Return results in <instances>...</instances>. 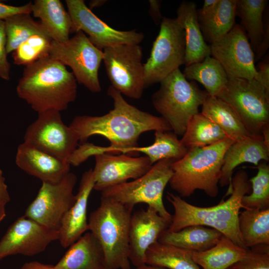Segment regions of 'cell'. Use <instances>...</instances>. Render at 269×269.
I'll use <instances>...</instances> for the list:
<instances>
[{"label": "cell", "instance_id": "1", "mask_svg": "<svg viewBox=\"0 0 269 269\" xmlns=\"http://www.w3.org/2000/svg\"><path fill=\"white\" fill-rule=\"evenodd\" d=\"M107 93L114 103L113 109L108 113L100 116H77L69 125L77 134L81 143L95 135L104 136L110 141L108 146L97 145V155L104 153L120 154L126 149L137 146L140 135L146 132L172 131L169 125L161 117L130 104L111 85Z\"/></svg>", "mask_w": 269, "mask_h": 269}, {"label": "cell", "instance_id": "2", "mask_svg": "<svg viewBox=\"0 0 269 269\" xmlns=\"http://www.w3.org/2000/svg\"><path fill=\"white\" fill-rule=\"evenodd\" d=\"M232 191L226 200L215 206L202 207L189 204L177 195L167 193V199L174 208L168 230L178 231L191 225L210 227L217 230L237 245L245 248L240 236L238 217L243 208L242 199L251 193L248 173L240 170L232 177ZM246 249V248H245Z\"/></svg>", "mask_w": 269, "mask_h": 269}, {"label": "cell", "instance_id": "3", "mask_svg": "<svg viewBox=\"0 0 269 269\" xmlns=\"http://www.w3.org/2000/svg\"><path fill=\"white\" fill-rule=\"evenodd\" d=\"M77 82L66 66L48 55L25 66L16 91L38 114L61 112L75 100Z\"/></svg>", "mask_w": 269, "mask_h": 269}, {"label": "cell", "instance_id": "4", "mask_svg": "<svg viewBox=\"0 0 269 269\" xmlns=\"http://www.w3.org/2000/svg\"><path fill=\"white\" fill-rule=\"evenodd\" d=\"M234 141L227 137L212 145L189 149L185 155L173 162L170 187L183 197L197 189L215 197L226 151Z\"/></svg>", "mask_w": 269, "mask_h": 269}, {"label": "cell", "instance_id": "5", "mask_svg": "<svg viewBox=\"0 0 269 269\" xmlns=\"http://www.w3.org/2000/svg\"><path fill=\"white\" fill-rule=\"evenodd\" d=\"M133 209L101 197L99 206L90 215L88 231L101 246L107 269H131L129 232Z\"/></svg>", "mask_w": 269, "mask_h": 269}, {"label": "cell", "instance_id": "6", "mask_svg": "<svg viewBox=\"0 0 269 269\" xmlns=\"http://www.w3.org/2000/svg\"><path fill=\"white\" fill-rule=\"evenodd\" d=\"M151 97L156 111L178 136H182L187 124L203 104L208 94L194 81L188 82L178 69L162 80Z\"/></svg>", "mask_w": 269, "mask_h": 269}, {"label": "cell", "instance_id": "7", "mask_svg": "<svg viewBox=\"0 0 269 269\" xmlns=\"http://www.w3.org/2000/svg\"><path fill=\"white\" fill-rule=\"evenodd\" d=\"M173 162L169 159L159 160L144 174L134 180L103 190L101 192V197L133 208L138 203L146 204L171 223L172 215L165 207L163 195L173 173Z\"/></svg>", "mask_w": 269, "mask_h": 269}, {"label": "cell", "instance_id": "8", "mask_svg": "<svg viewBox=\"0 0 269 269\" xmlns=\"http://www.w3.org/2000/svg\"><path fill=\"white\" fill-rule=\"evenodd\" d=\"M217 97L232 108L250 136H262L269 124V93L256 80L229 79Z\"/></svg>", "mask_w": 269, "mask_h": 269}, {"label": "cell", "instance_id": "9", "mask_svg": "<svg viewBox=\"0 0 269 269\" xmlns=\"http://www.w3.org/2000/svg\"><path fill=\"white\" fill-rule=\"evenodd\" d=\"M185 32L176 18L163 17L150 56L143 63L145 87L157 83L185 64Z\"/></svg>", "mask_w": 269, "mask_h": 269}, {"label": "cell", "instance_id": "10", "mask_svg": "<svg viewBox=\"0 0 269 269\" xmlns=\"http://www.w3.org/2000/svg\"><path fill=\"white\" fill-rule=\"evenodd\" d=\"M49 55L72 69L77 82L93 93L101 91L98 72L104 53L82 31L64 43L52 41Z\"/></svg>", "mask_w": 269, "mask_h": 269}, {"label": "cell", "instance_id": "11", "mask_svg": "<svg viewBox=\"0 0 269 269\" xmlns=\"http://www.w3.org/2000/svg\"><path fill=\"white\" fill-rule=\"evenodd\" d=\"M103 51V61L111 86L130 98H140L145 88L142 48L139 44H125Z\"/></svg>", "mask_w": 269, "mask_h": 269}, {"label": "cell", "instance_id": "12", "mask_svg": "<svg viewBox=\"0 0 269 269\" xmlns=\"http://www.w3.org/2000/svg\"><path fill=\"white\" fill-rule=\"evenodd\" d=\"M77 180L70 171L59 182L42 183L24 216L51 229L59 230L62 220L76 200L73 190Z\"/></svg>", "mask_w": 269, "mask_h": 269}, {"label": "cell", "instance_id": "13", "mask_svg": "<svg viewBox=\"0 0 269 269\" xmlns=\"http://www.w3.org/2000/svg\"><path fill=\"white\" fill-rule=\"evenodd\" d=\"M24 141L66 159L78 146L79 139L75 131L63 123L60 112L53 110L38 114L27 128Z\"/></svg>", "mask_w": 269, "mask_h": 269}, {"label": "cell", "instance_id": "14", "mask_svg": "<svg viewBox=\"0 0 269 269\" xmlns=\"http://www.w3.org/2000/svg\"><path fill=\"white\" fill-rule=\"evenodd\" d=\"M211 56L223 67L229 79L256 78L255 56L242 25L235 24L231 30L210 45Z\"/></svg>", "mask_w": 269, "mask_h": 269}, {"label": "cell", "instance_id": "15", "mask_svg": "<svg viewBox=\"0 0 269 269\" xmlns=\"http://www.w3.org/2000/svg\"><path fill=\"white\" fill-rule=\"evenodd\" d=\"M66 3L73 22V32L82 31L98 48L120 44H139L144 38L142 32L135 30L122 31L111 27L97 17L83 0H66Z\"/></svg>", "mask_w": 269, "mask_h": 269}, {"label": "cell", "instance_id": "16", "mask_svg": "<svg viewBox=\"0 0 269 269\" xmlns=\"http://www.w3.org/2000/svg\"><path fill=\"white\" fill-rule=\"evenodd\" d=\"M59 230L48 228L24 215L17 218L0 240V261L17 254L33 256L59 240Z\"/></svg>", "mask_w": 269, "mask_h": 269}, {"label": "cell", "instance_id": "17", "mask_svg": "<svg viewBox=\"0 0 269 269\" xmlns=\"http://www.w3.org/2000/svg\"><path fill=\"white\" fill-rule=\"evenodd\" d=\"M94 156V189L101 192L110 187L126 182L130 179H135L140 177L152 165L146 156L135 157L124 153H104Z\"/></svg>", "mask_w": 269, "mask_h": 269}, {"label": "cell", "instance_id": "18", "mask_svg": "<svg viewBox=\"0 0 269 269\" xmlns=\"http://www.w3.org/2000/svg\"><path fill=\"white\" fill-rule=\"evenodd\" d=\"M170 222L147 207L132 214L129 232V260L136 268L145 265V253Z\"/></svg>", "mask_w": 269, "mask_h": 269}, {"label": "cell", "instance_id": "19", "mask_svg": "<svg viewBox=\"0 0 269 269\" xmlns=\"http://www.w3.org/2000/svg\"><path fill=\"white\" fill-rule=\"evenodd\" d=\"M15 161L20 169L42 183H58L70 169L66 159L51 155L25 141L18 145Z\"/></svg>", "mask_w": 269, "mask_h": 269}, {"label": "cell", "instance_id": "20", "mask_svg": "<svg viewBox=\"0 0 269 269\" xmlns=\"http://www.w3.org/2000/svg\"><path fill=\"white\" fill-rule=\"evenodd\" d=\"M94 184V174L90 168L82 174L75 202L64 216L59 229L58 240L64 248L69 247L88 231V202Z\"/></svg>", "mask_w": 269, "mask_h": 269}, {"label": "cell", "instance_id": "21", "mask_svg": "<svg viewBox=\"0 0 269 269\" xmlns=\"http://www.w3.org/2000/svg\"><path fill=\"white\" fill-rule=\"evenodd\" d=\"M262 160H269V148L264 143L262 136H249L234 141L224 155L219 182L221 187L228 186L226 195L231 194L233 172L236 167L246 162L257 166Z\"/></svg>", "mask_w": 269, "mask_h": 269}, {"label": "cell", "instance_id": "22", "mask_svg": "<svg viewBox=\"0 0 269 269\" xmlns=\"http://www.w3.org/2000/svg\"><path fill=\"white\" fill-rule=\"evenodd\" d=\"M54 269H107L100 243L90 232L72 244Z\"/></svg>", "mask_w": 269, "mask_h": 269}, {"label": "cell", "instance_id": "23", "mask_svg": "<svg viewBox=\"0 0 269 269\" xmlns=\"http://www.w3.org/2000/svg\"><path fill=\"white\" fill-rule=\"evenodd\" d=\"M176 19L185 32V66L211 56L210 46L204 40L200 29L196 3L182 1L177 9Z\"/></svg>", "mask_w": 269, "mask_h": 269}, {"label": "cell", "instance_id": "24", "mask_svg": "<svg viewBox=\"0 0 269 269\" xmlns=\"http://www.w3.org/2000/svg\"><path fill=\"white\" fill-rule=\"evenodd\" d=\"M31 13L40 19L53 41L64 43L70 38L73 22L60 0H35L32 2Z\"/></svg>", "mask_w": 269, "mask_h": 269}, {"label": "cell", "instance_id": "25", "mask_svg": "<svg viewBox=\"0 0 269 269\" xmlns=\"http://www.w3.org/2000/svg\"><path fill=\"white\" fill-rule=\"evenodd\" d=\"M222 235L213 228L191 225L176 232L166 229L161 234L157 241L193 252H201L214 247Z\"/></svg>", "mask_w": 269, "mask_h": 269}, {"label": "cell", "instance_id": "26", "mask_svg": "<svg viewBox=\"0 0 269 269\" xmlns=\"http://www.w3.org/2000/svg\"><path fill=\"white\" fill-rule=\"evenodd\" d=\"M217 125L234 141L250 136L238 115L225 102L207 95L201 112Z\"/></svg>", "mask_w": 269, "mask_h": 269}, {"label": "cell", "instance_id": "27", "mask_svg": "<svg viewBox=\"0 0 269 269\" xmlns=\"http://www.w3.org/2000/svg\"><path fill=\"white\" fill-rule=\"evenodd\" d=\"M236 4L237 0H219L211 12L198 16L205 42L211 44L231 30L236 24Z\"/></svg>", "mask_w": 269, "mask_h": 269}, {"label": "cell", "instance_id": "28", "mask_svg": "<svg viewBox=\"0 0 269 269\" xmlns=\"http://www.w3.org/2000/svg\"><path fill=\"white\" fill-rule=\"evenodd\" d=\"M247 249L222 235L212 248L203 252H193V259L203 269H227L242 259Z\"/></svg>", "mask_w": 269, "mask_h": 269}, {"label": "cell", "instance_id": "29", "mask_svg": "<svg viewBox=\"0 0 269 269\" xmlns=\"http://www.w3.org/2000/svg\"><path fill=\"white\" fill-rule=\"evenodd\" d=\"M238 225L246 249L269 245V209H247L240 212Z\"/></svg>", "mask_w": 269, "mask_h": 269}, {"label": "cell", "instance_id": "30", "mask_svg": "<svg viewBox=\"0 0 269 269\" xmlns=\"http://www.w3.org/2000/svg\"><path fill=\"white\" fill-rule=\"evenodd\" d=\"M183 74L187 80L202 84L208 95L213 97L218 95L229 80L221 64L211 56L201 62L185 66Z\"/></svg>", "mask_w": 269, "mask_h": 269}, {"label": "cell", "instance_id": "31", "mask_svg": "<svg viewBox=\"0 0 269 269\" xmlns=\"http://www.w3.org/2000/svg\"><path fill=\"white\" fill-rule=\"evenodd\" d=\"M193 253L192 251L157 241L146 251L145 264L168 269H201L193 261Z\"/></svg>", "mask_w": 269, "mask_h": 269}, {"label": "cell", "instance_id": "32", "mask_svg": "<svg viewBox=\"0 0 269 269\" xmlns=\"http://www.w3.org/2000/svg\"><path fill=\"white\" fill-rule=\"evenodd\" d=\"M228 137L214 123L198 113L188 121L181 139L182 144L188 149L215 144Z\"/></svg>", "mask_w": 269, "mask_h": 269}, {"label": "cell", "instance_id": "33", "mask_svg": "<svg viewBox=\"0 0 269 269\" xmlns=\"http://www.w3.org/2000/svg\"><path fill=\"white\" fill-rule=\"evenodd\" d=\"M267 0H237L236 15L241 19L242 27L253 51L257 52L265 34L264 13Z\"/></svg>", "mask_w": 269, "mask_h": 269}, {"label": "cell", "instance_id": "34", "mask_svg": "<svg viewBox=\"0 0 269 269\" xmlns=\"http://www.w3.org/2000/svg\"><path fill=\"white\" fill-rule=\"evenodd\" d=\"M188 150L172 131H155L154 140L152 144L131 148L134 154H144L152 165L165 159H172L174 161L179 160L185 155Z\"/></svg>", "mask_w": 269, "mask_h": 269}, {"label": "cell", "instance_id": "35", "mask_svg": "<svg viewBox=\"0 0 269 269\" xmlns=\"http://www.w3.org/2000/svg\"><path fill=\"white\" fill-rule=\"evenodd\" d=\"M30 14L18 13L3 20L7 54L14 51L33 35L40 34L49 36L41 23L33 19Z\"/></svg>", "mask_w": 269, "mask_h": 269}, {"label": "cell", "instance_id": "36", "mask_svg": "<svg viewBox=\"0 0 269 269\" xmlns=\"http://www.w3.org/2000/svg\"><path fill=\"white\" fill-rule=\"evenodd\" d=\"M258 172L249 181L251 193L242 199L243 209L266 210L269 209V166L266 162L257 165Z\"/></svg>", "mask_w": 269, "mask_h": 269}, {"label": "cell", "instance_id": "37", "mask_svg": "<svg viewBox=\"0 0 269 269\" xmlns=\"http://www.w3.org/2000/svg\"><path fill=\"white\" fill-rule=\"evenodd\" d=\"M52 41L47 35L31 36L12 52L13 63L26 66L48 56Z\"/></svg>", "mask_w": 269, "mask_h": 269}, {"label": "cell", "instance_id": "38", "mask_svg": "<svg viewBox=\"0 0 269 269\" xmlns=\"http://www.w3.org/2000/svg\"><path fill=\"white\" fill-rule=\"evenodd\" d=\"M227 269H269V245L247 249L245 256Z\"/></svg>", "mask_w": 269, "mask_h": 269}, {"label": "cell", "instance_id": "39", "mask_svg": "<svg viewBox=\"0 0 269 269\" xmlns=\"http://www.w3.org/2000/svg\"><path fill=\"white\" fill-rule=\"evenodd\" d=\"M7 54L4 21L0 20V77L5 80L10 79V64Z\"/></svg>", "mask_w": 269, "mask_h": 269}, {"label": "cell", "instance_id": "40", "mask_svg": "<svg viewBox=\"0 0 269 269\" xmlns=\"http://www.w3.org/2000/svg\"><path fill=\"white\" fill-rule=\"evenodd\" d=\"M32 2H29L20 6H13L0 2V20L21 13H31Z\"/></svg>", "mask_w": 269, "mask_h": 269}, {"label": "cell", "instance_id": "41", "mask_svg": "<svg viewBox=\"0 0 269 269\" xmlns=\"http://www.w3.org/2000/svg\"><path fill=\"white\" fill-rule=\"evenodd\" d=\"M259 70L255 78L264 88L269 93V58L266 57L258 64Z\"/></svg>", "mask_w": 269, "mask_h": 269}, {"label": "cell", "instance_id": "42", "mask_svg": "<svg viewBox=\"0 0 269 269\" xmlns=\"http://www.w3.org/2000/svg\"><path fill=\"white\" fill-rule=\"evenodd\" d=\"M269 17L266 18L265 24V34L263 41L257 51L255 56V62L260 59L267 52L269 45Z\"/></svg>", "mask_w": 269, "mask_h": 269}, {"label": "cell", "instance_id": "43", "mask_svg": "<svg viewBox=\"0 0 269 269\" xmlns=\"http://www.w3.org/2000/svg\"><path fill=\"white\" fill-rule=\"evenodd\" d=\"M161 3V0H149V13L152 18L153 19L154 22L156 24H160L163 18L160 12Z\"/></svg>", "mask_w": 269, "mask_h": 269}, {"label": "cell", "instance_id": "44", "mask_svg": "<svg viewBox=\"0 0 269 269\" xmlns=\"http://www.w3.org/2000/svg\"><path fill=\"white\" fill-rule=\"evenodd\" d=\"M10 200L7 186L5 183L2 171L0 168V206H5Z\"/></svg>", "mask_w": 269, "mask_h": 269}, {"label": "cell", "instance_id": "45", "mask_svg": "<svg viewBox=\"0 0 269 269\" xmlns=\"http://www.w3.org/2000/svg\"><path fill=\"white\" fill-rule=\"evenodd\" d=\"M219 0H205L202 7L197 9L198 16H203L211 12L216 7Z\"/></svg>", "mask_w": 269, "mask_h": 269}, {"label": "cell", "instance_id": "46", "mask_svg": "<svg viewBox=\"0 0 269 269\" xmlns=\"http://www.w3.org/2000/svg\"><path fill=\"white\" fill-rule=\"evenodd\" d=\"M19 269H54V267L51 265L31 261L24 263Z\"/></svg>", "mask_w": 269, "mask_h": 269}, {"label": "cell", "instance_id": "47", "mask_svg": "<svg viewBox=\"0 0 269 269\" xmlns=\"http://www.w3.org/2000/svg\"><path fill=\"white\" fill-rule=\"evenodd\" d=\"M262 135L264 143L269 148V124L264 127L262 132Z\"/></svg>", "mask_w": 269, "mask_h": 269}, {"label": "cell", "instance_id": "48", "mask_svg": "<svg viewBox=\"0 0 269 269\" xmlns=\"http://www.w3.org/2000/svg\"><path fill=\"white\" fill-rule=\"evenodd\" d=\"M106 2L107 0H92L90 1L88 7L91 10L92 8L102 6Z\"/></svg>", "mask_w": 269, "mask_h": 269}, {"label": "cell", "instance_id": "49", "mask_svg": "<svg viewBox=\"0 0 269 269\" xmlns=\"http://www.w3.org/2000/svg\"><path fill=\"white\" fill-rule=\"evenodd\" d=\"M135 269H166L164 268L144 265L140 267L136 268Z\"/></svg>", "mask_w": 269, "mask_h": 269}, {"label": "cell", "instance_id": "50", "mask_svg": "<svg viewBox=\"0 0 269 269\" xmlns=\"http://www.w3.org/2000/svg\"><path fill=\"white\" fill-rule=\"evenodd\" d=\"M5 206H0V223L6 216Z\"/></svg>", "mask_w": 269, "mask_h": 269}]
</instances>
